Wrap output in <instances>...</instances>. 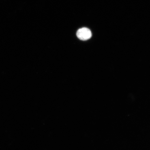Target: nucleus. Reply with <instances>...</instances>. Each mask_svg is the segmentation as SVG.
<instances>
[{"label": "nucleus", "mask_w": 150, "mask_h": 150, "mask_svg": "<svg viewBox=\"0 0 150 150\" xmlns=\"http://www.w3.org/2000/svg\"><path fill=\"white\" fill-rule=\"evenodd\" d=\"M76 35L80 40L83 41L88 40L92 36L91 30L86 28L79 29L76 33Z\"/></svg>", "instance_id": "1"}]
</instances>
